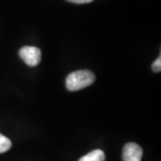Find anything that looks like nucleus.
Instances as JSON below:
<instances>
[{"instance_id": "nucleus-1", "label": "nucleus", "mask_w": 161, "mask_h": 161, "mask_svg": "<svg viewBox=\"0 0 161 161\" xmlns=\"http://www.w3.org/2000/svg\"><path fill=\"white\" fill-rule=\"evenodd\" d=\"M95 81V75L89 70H80L71 73L66 78V88L71 92L79 91L92 85Z\"/></svg>"}, {"instance_id": "nucleus-2", "label": "nucleus", "mask_w": 161, "mask_h": 161, "mask_svg": "<svg viewBox=\"0 0 161 161\" xmlns=\"http://www.w3.org/2000/svg\"><path fill=\"white\" fill-rule=\"evenodd\" d=\"M20 58L30 66H36L41 60V51L39 47L26 46L19 51Z\"/></svg>"}, {"instance_id": "nucleus-3", "label": "nucleus", "mask_w": 161, "mask_h": 161, "mask_svg": "<svg viewBox=\"0 0 161 161\" xmlns=\"http://www.w3.org/2000/svg\"><path fill=\"white\" fill-rule=\"evenodd\" d=\"M143 154V150L138 144L129 142L125 145L123 150L124 161H141Z\"/></svg>"}, {"instance_id": "nucleus-4", "label": "nucleus", "mask_w": 161, "mask_h": 161, "mask_svg": "<svg viewBox=\"0 0 161 161\" xmlns=\"http://www.w3.org/2000/svg\"><path fill=\"white\" fill-rule=\"evenodd\" d=\"M105 159L106 156L103 151L101 150H95L81 157L79 161H105Z\"/></svg>"}, {"instance_id": "nucleus-5", "label": "nucleus", "mask_w": 161, "mask_h": 161, "mask_svg": "<svg viewBox=\"0 0 161 161\" xmlns=\"http://www.w3.org/2000/svg\"><path fill=\"white\" fill-rule=\"evenodd\" d=\"M12 147V142L9 139L0 133V153L6 152Z\"/></svg>"}, {"instance_id": "nucleus-6", "label": "nucleus", "mask_w": 161, "mask_h": 161, "mask_svg": "<svg viewBox=\"0 0 161 161\" xmlns=\"http://www.w3.org/2000/svg\"><path fill=\"white\" fill-rule=\"evenodd\" d=\"M152 69H153L154 72H157V73H158V72H160L161 71L160 57L158 58H157L155 61H154V63L152 64Z\"/></svg>"}, {"instance_id": "nucleus-7", "label": "nucleus", "mask_w": 161, "mask_h": 161, "mask_svg": "<svg viewBox=\"0 0 161 161\" xmlns=\"http://www.w3.org/2000/svg\"><path fill=\"white\" fill-rule=\"evenodd\" d=\"M70 3H75V4H88L91 3L93 0H66Z\"/></svg>"}]
</instances>
